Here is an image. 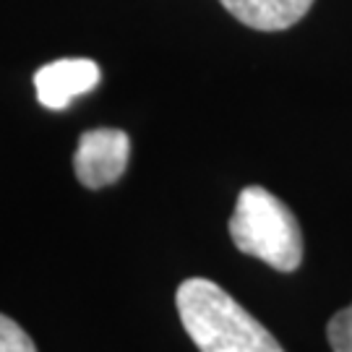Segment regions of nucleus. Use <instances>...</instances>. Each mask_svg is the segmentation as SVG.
Returning a JSON list of instances; mask_svg holds the SVG:
<instances>
[{
    "mask_svg": "<svg viewBox=\"0 0 352 352\" xmlns=\"http://www.w3.org/2000/svg\"><path fill=\"white\" fill-rule=\"evenodd\" d=\"M175 302L183 327L201 352H285L272 331L212 279H186Z\"/></svg>",
    "mask_w": 352,
    "mask_h": 352,
    "instance_id": "1",
    "label": "nucleus"
},
{
    "mask_svg": "<svg viewBox=\"0 0 352 352\" xmlns=\"http://www.w3.org/2000/svg\"><path fill=\"white\" fill-rule=\"evenodd\" d=\"M230 235L238 251L277 272H295L302 261V235L295 214L261 186L240 190L230 219Z\"/></svg>",
    "mask_w": 352,
    "mask_h": 352,
    "instance_id": "2",
    "label": "nucleus"
},
{
    "mask_svg": "<svg viewBox=\"0 0 352 352\" xmlns=\"http://www.w3.org/2000/svg\"><path fill=\"white\" fill-rule=\"evenodd\" d=\"M131 141L128 133L118 128H94L81 133L74 154L76 177L87 188H104L113 186L118 177L126 173Z\"/></svg>",
    "mask_w": 352,
    "mask_h": 352,
    "instance_id": "3",
    "label": "nucleus"
},
{
    "mask_svg": "<svg viewBox=\"0 0 352 352\" xmlns=\"http://www.w3.org/2000/svg\"><path fill=\"white\" fill-rule=\"evenodd\" d=\"M102 78L100 65L89 58H63L42 65L34 74L37 100L47 110H65L76 97L97 89Z\"/></svg>",
    "mask_w": 352,
    "mask_h": 352,
    "instance_id": "4",
    "label": "nucleus"
},
{
    "mask_svg": "<svg viewBox=\"0 0 352 352\" xmlns=\"http://www.w3.org/2000/svg\"><path fill=\"white\" fill-rule=\"evenodd\" d=\"M240 24L256 32H282L311 11L314 0H219Z\"/></svg>",
    "mask_w": 352,
    "mask_h": 352,
    "instance_id": "5",
    "label": "nucleus"
},
{
    "mask_svg": "<svg viewBox=\"0 0 352 352\" xmlns=\"http://www.w3.org/2000/svg\"><path fill=\"white\" fill-rule=\"evenodd\" d=\"M327 337L334 352H352V302L331 316Z\"/></svg>",
    "mask_w": 352,
    "mask_h": 352,
    "instance_id": "6",
    "label": "nucleus"
},
{
    "mask_svg": "<svg viewBox=\"0 0 352 352\" xmlns=\"http://www.w3.org/2000/svg\"><path fill=\"white\" fill-rule=\"evenodd\" d=\"M0 352H37L32 337L13 318L0 314Z\"/></svg>",
    "mask_w": 352,
    "mask_h": 352,
    "instance_id": "7",
    "label": "nucleus"
}]
</instances>
